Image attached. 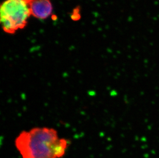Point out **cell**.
I'll return each instance as SVG.
<instances>
[{"label": "cell", "instance_id": "1", "mask_svg": "<svg viewBox=\"0 0 159 158\" xmlns=\"http://www.w3.org/2000/svg\"><path fill=\"white\" fill-rule=\"evenodd\" d=\"M15 144L22 158H61L70 144L54 128L37 127L20 133Z\"/></svg>", "mask_w": 159, "mask_h": 158}, {"label": "cell", "instance_id": "2", "mask_svg": "<svg viewBox=\"0 0 159 158\" xmlns=\"http://www.w3.org/2000/svg\"><path fill=\"white\" fill-rule=\"evenodd\" d=\"M31 0H6L1 6V23L5 33L14 34L27 25Z\"/></svg>", "mask_w": 159, "mask_h": 158}, {"label": "cell", "instance_id": "3", "mask_svg": "<svg viewBox=\"0 0 159 158\" xmlns=\"http://www.w3.org/2000/svg\"><path fill=\"white\" fill-rule=\"evenodd\" d=\"M31 15L38 19L48 18L53 12V5L50 0H31L30 2Z\"/></svg>", "mask_w": 159, "mask_h": 158}]
</instances>
